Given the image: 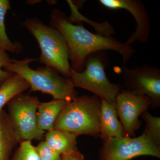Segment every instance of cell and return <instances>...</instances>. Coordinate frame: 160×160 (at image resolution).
<instances>
[{"mask_svg": "<svg viewBox=\"0 0 160 160\" xmlns=\"http://www.w3.org/2000/svg\"><path fill=\"white\" fill-rule=\"evenodd\" d=\"M49 25L60 32L69 48L70 67L77 72L85 69L87 58L92 53L106 50L117 52L126 64L135 50L131 45L112 37L104 36L90 32L82 23L75 25L69 22L66 13L57 8L52 10Z\"/></svg>", "mask_w": 160, "mask_h": 160, "instance_id": "cell-1", "label": "cell"}, {"mask_svg": "<svg viewBox=\"0 0 160 160\" xmlns=\"http://www.w3.org/2000/svg\"><path fill=\"white\" fill-rule=\"evenodd\" d=\"M37 60L36 58L12 59V62L6 70L16 73L26 80L30 86L31 91L41 92L50 95L54 99L68 102L78 96L70 78L61 75L54 68L44 66L38 67L36 69H31L29 64Z\"/></svg>", "mask_w": 160, "mask_h": 160, "instance_id": "cell-2", "label": "cell"}, {"mask_svg": "<svg viewBox=\"0 0 160 160\" xmlns=\"http://www.w3.org/2000/svg\"><path fill=\"white\" fill-rule=\"evenodd\" d=\"M101 101L97 96H78L63 107L54 129L79 136H99Z\"/></svg>", "mask_w": 160, "mask_h": 160, "instance_id": "cell-3", "label": "cell"}, {"mask_svg": "<svg viewBox=\"0 0 160 160\" xmlns=\"http://www.w3.org/2000/svg\"><path fill=\"white\" fill-rule=\"evenodd\" d=\"M21 24L36 39L41 54V64L54 68L65 77L70 78L69 48L59 31L36 18H27Z\"/></svg>", "mask_w": 160, "mask_h": 160, "instance_id": "cell-4", "label": "cell"}, {"mask_svg": "<svg viewBox=\"0 0 160 160\" xmlns=\"http://www.w3.org/2000/svg\"><path fill=\"white\" fill-rule=\"evenodd\" d=\"M104 51L92 53L87 58L85 69L77 72L70 68V78L74 88H82L91 92L101 100L109 103L115 102L122 90L119 84L110 82L105 68L108 58Z\"/></svg>", "mask_w": 160, "mask_h": 160, "instance_id": "cell-5", "label": "cell"}, {"mask_svg": "<svg viewBox=\"0 0 160 160\" xmlns=\"http://www.w3.org/2000/svg\"><path fill=\"white\" fill-rule=\"evenodd\" d=\"M38 98L27 93L16 96L7 103L8 115L21 142L42 140L46 132L38 128L37 123Z\"/></svg>", "mask_w": 160, "mask_h": 160, "instance_id": "cell-6", "label": "cell"}, {"mask_svg": "<svg viewBox=\"0 0 160 160\" xmlns=\"http://www.w3.org/2000/svg\"><path fill=\"white\" fill-rule=\"evenodd\" d=\"M99 160H130L141 156L160 158V147L155 145L145 133L136 138H110L104 141Z\"/></svg>", "mask_w": 160, "mask_h": 160, "instance_id": "cell-7", "label": "cell"}, {"mask_svg": "<svg viewBox=\"0 0 160 160\" xmlns=\"http://www.w3.org/2000/svg\"><path fill=\"white\" fill-rule=\"evenodd\" d=\"M121 72L126 90L139 95L147 96L151 101L150 107L160 106V70L145 65L129 69L123 66Z\"/></svg>", "mask_w": 160, "mask_h": 160, "instance_id": "cell-8", "label": "cell"}, {"mask_svg": "<svg viewBox=\"0 0 160 160\" xmlns=\"http://www.w3.org/2000/svg\"><path fill=\"white\" fill-rule=\"evenodd\" d=\"M151 105V100L147 96L134 94L125 89L120 91L116 98V109L126 136H134L135 132L141 125L139 117Z\"/></svg>", "mask_w": 160, "mask_h": 160, "instance_id": "cell-9", "label": "cell"}, {"mask_svg": "<svg viewBox=\"0 0 160 160\" xmlns=\"http://www.w3.org/2000/svg\"><path fill=\"white\" fill-rule=\"evenodd\" d=\"M101 5L108 9H123L129 11L135 20L136 29L127 38L126 44L131 45L136 41L141 43L148 41L150 25L148 12L144 4L139 0H99Z\"/></svg>", "mask_w": 160, "mask_h": 160, "instance_id": "cell-10", "label": "cell"}, {"mask_svg": "<svg viewBox=\"0 0 160 160\" xmlns=\"http://www.w3.org/2000/svg\"><path fill=\"white\" fill-rule=\"evenodd\" d=\"M101 101L100 138L105 141L110 138L126 136L122 125L118 119L115 102L109 103Z\"/></svg>", "mask_w": 160, "mask_h": 160, "instance_id": "cell-11", "label": "cell"}, {"mask_svg": "<svg viewBox=\"0 0 160 160\" xmlns=\"http://www.w3.org/2000/svg\"><path fill=\"white\" fill-rule=\"evenodd\" d=\"M22 142L5 109L0 111V160H10L15 148Z\"/></svg>", "mask_w": 160, "mask_h": 160, "instance_id": "cell-12", "label": "cell"}, {"mask_svg": "<svg viewBox=\"0 0 160 160\" xmlns=\"http://www.w3.org/2000/svg\"><path fill=\"white\" fill-rule=\"evenodd\" d=\"M68 102L63 100L54 99L47 102H40L38 107L37 123L38 128L46 132L54 129L63 107Z\"/></svg>", "mask_w": 160, "mask_h": 160, "instance_id": "cell-13", "label": "cell"}, {"mask_svg": "<svg viewBox=\"0 0 160 160\" xmlns=\"http://www.w3.org/2000/svg\"><path fill=\"white\" fill-rule=\"evenodd\" d=\"M45 137V142L47 145L61 155L78 149V136L74 133L53 129L47 131Z\"/></svg>", "mask_w": 160, "mask_h": 160, "instance_id": "cell-14", "label": "cell"}, {"mask_svg": "<svg viewBox=\"0 0 160 160\" xmlns=\"http://www.w3.org/2000/svg\"><path fill=\"white\" fill-rule=\"evenodd\" d=\"M29 88L30 86L26 80L13 73L0 86V111L12 98Z\"/></svg>", "mask_w": 160, "mask_h": 160, "instance_id": "cell-15", "label": "cell"}, {"mask_svg": "<svg viewBox=\"0 0 160 160\" xmlns=\"http://www.w3.org/2000/svg\"><path fill=\"white\" fill-rule=\"evenodd\" d=\"M11 9L9 0H0V47L6 52L19 54L22 51V45L19 42H12L9 39L5 26L6 15Z\"/></svg>", "mask_w": 160, "mask_h": 160, "instance_id": "cell-16", "label": "cell"}, {"mask_svg": "<svg viewBox=\"0 0 160 160\" xmlns=\"http://www.w3.org/2000/svg\"><path fill=\"white\" fill-rule=\"evenodd\" d=\"M146 122L144 133L147 138L156 146L160 147V118L153 116L146 111L141 114Z\"/></svg>", "mask_w": 160, "mask_h": 160, "instance_id": "cell-17", "label": "cell"}, {"mask_svg": "<svg viewBox=\"0 0 160 160\" xmlns=\"http://www.w3.org/2000/svg\"><path fill=\"white\" fill-rule=\"evenodd\" d=\"M10 160H40L35 146L31 141L20 143Z\"/></svg>", "mask_w": 160, "mask_h": 160, "instance_id": "cell-18", "label": "cell"}, {"mask_svg": "<svg viewBox=\"0 0 160 160\" xmlns=\"http://www.w3.org/2000/svg\"><path fill=\"white\" fill-rule=\"evenodd\" d=\"M35 147L40 160H62V155L50 148L45 141L40 142Z\"/></svg>", "mask_w": 160, "mask_h": 160, "instance_id": "cell-19", "label": "cell"}, {"mask_svg": "<svg viewBox=\"0 0 160 160\" xmlns=\"http://www.w3.org/2000/svg\"><path fill=\"white\" fill-rule=\"evenodd\" d=\"M12 62V59L10 58L7 52L0 47V84L5 82L13 74L6 70Z\"/></svg>", "mask_w": 160, "mask_h": 160, "instance_id": "cell-20", "label": "cell"}, {"mask_svg": "<svg viewBox=\"0 0 160 160\" xmlns=\"http://www.w3.org/2000/svg\"><path fill=\"white\" fill-rule=\"evenodd\" d=\"M62 160H84V155L77 150L62 155Z\"/></svg>", "mask_w": 160, "mask_h": 160, "instance_id": "cell-21", "label": "cell"}, {"mask_svg": "<svg viewBox=\"0 0 160 160\" xmlns=\"http://www.w3.org/2000/svg\"><path fill=\"white\" fill-rule=\"evenodd\" d=\"M1 84H0V86H1Z\"/></svg>", "mask_w": 160, "mask_h": 160, "instance_id": "cell-22", "label": "cell"}]
</instances>
